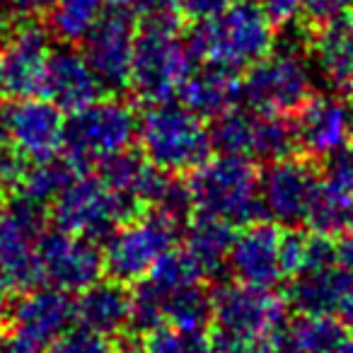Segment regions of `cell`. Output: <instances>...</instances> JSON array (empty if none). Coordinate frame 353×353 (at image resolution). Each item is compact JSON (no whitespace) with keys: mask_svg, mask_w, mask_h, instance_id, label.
I'll use <instances>...</instances> for the list:
<instances>
[{"mask_svg":"<svg viewBox=\"0 0 353 353\" xmlns=\"http://www.w3.org/2000/svg\"><path fill=\"white\" fill-rule=\"evenodd\" d=\"M274 25L256 0H230L216 17L196 22L187 44L194 59L208 65L242 70L274 51Z\"/></svg>","mask_w":353,"mask_h":353,"instance_id":"1","label":"cell"},{"mask_svg":"<svg viewBox=\"0 0 353 353\" xmlns=\"http://www.w3.org/2000/svg\"><path fill=\"white\" fill-rule=\"evenodd\" d=\"M141 22L128 88L145 104L167 102L179 94V88L194 70V56L187 39L179 37V15L174 10Z\"/></svg>","mask_w":353,"mask_h":353,"instance_id":"2","label":"cell"},{"mask_svg":"<svg viewBox=\"0 0 353 353\" xmlns=\"http://www.w3.org/2000/svg\"><path fill=\"white\" fill-rule=\"evenodd\" d=\"M136 138L145 160L170 174L196 170L213 152L203 119L170 99L148 104L138 117Z\"/></svg>","mask_w":353,"mask_h":353,"instance_id":"3","label":"cell"},{"mask_svg":"<svg viewBox=\"0 0 353 353\" xmlns=\"http://www.w3.org/2000/svg\"><path fill=\"white\" fill-rule=\"evenodd\" d=\"M194 211L225 221L230 225H247L261 218L259 170L247 155H213L192 170L189 179Z\"/></svg>","mask_w":353,"mask_h":353,"instance_id":"4","label":"cell"},{"mask_svg":"<svg viewBox=\"0 0 353 353\" xmlns=\"http://www.w3.org/2000/svg\"><path fill=\"white\" fill-rule=\"evenodd\" d=\"M131 199L112 192L99 176L78 174L51 203L56 228L92 242L107 240L119 225L136 216Z\"/></svg>","mask_w":353,"mask_h":353,"instance_id":"5","label":"cell"},{"mask_svg":"<svg viewBox=\"0 0 353 353\" xmlns=\"http://www.w3.org/2000/svg\"><path fill=\"white\" fill-rule=\"evenodd\" d=\"M138 117L121 99H97L65 121L63 155L85 172L90 165L131 148L136 141Z\"/></svg>","mask_w":353,"mask_h":353,"instance_id":"6","label":"cell"},{"mask_svg":"<svg viewBox=\"0 0 353 353\" xmlns=\"http://www.w3.org/2000/svg\"><path fill=\"white\" fill-rule=\"evenodd\" d=\"M288 303L274 288L223 283L211 293V334L235 339H264L285 324Z\"/></svg>","mask_w":353,"mask_h":353,"instance_id":"7","label":"cell"},{"mask_svg":"<svg viewBox=\"0 0 353 353\" xmlns=\"http://www.w3.org/2000/svg\"><path fill=\"white\" fill-rule=\"evenodd\" d=\"M179 223L150 211L148 216L126 221L107 237L104 247V274L119 283H138L148 276L165 252L179 237Z\"/></svg>","mask_w":353,"mask_h":353,"instance_id":"8","label":"cell"},{"mask_svg":"<svg viewBox=\"0 0 353 353\" xmlns=\"http://www.w3.org/2000/svg\"><path fill=\"white\" fill-rule=\"evenodd\" d=\"M312 97V75L295 49L271 51L247 68L242 102L254 114H293Z\"/></svg>","mask_w":353,"mask_h":353,"instance_id":"9","label":"cell"},{"mask_svg":"<svg viewBox=\"0 0 353 353\" xmlns=\"http://www.w3.org/2000/svg\"><path fill=\"white\" fill-rule=\"evenodd\" d=\"M46 208L17 196L0 213V293H15L41 283L37 240L44 232Z\"/></svg>","mask_w":353,"mask_h":353,"instance_id":"10","label":"cell"},{"mask_svg":"<svg viewBox=\"0 0 353 353\" xmlns=\"http://www.w3.org/2000/svg\"><path fill=\"white\" fill-rule=\"evenodd\" d=\"M317 187L319 165L312 157L295 152L283 160L266 162V170L259 174L261 213L281 228L305 225Z\"/></svg>","mask_w":353,"mask_h":353,"instance_id":"11","label":"cell"},{"mask_svg":"<svg viewBox=\"0 0 353 353\" xmlns=\"http://www.w3.org/2000/svg\"><path fill=\"white\" fill-rule=\"evenodd\" d=\"M37 266L41 283L65 293H83L104 274V256L97 242L65 230H44L37 240Z\"/></svg>","mask_w":353,"mask_h":353,"instance_id":"12","label":"cell"},{"mask_svg":"<svg viewBox=\"0 0 353 353\" xmlns=\"http://www.w3.org/2000/svg\"><path fill=\"white\" fill-rule=\"evenodd\" d=\"M75 322V300L70 293L54 285L39 283L20 293L12 307H8V339L46 351L61 334H65Z\"/></svg>","mask_w":353,"mask_h":353,"instance_id":"13","label":"cell"},{"mask_svg":"<svg viewBox=\"0 0 353 353\" xmlns=\"http://www.w3.org/2000/svg\"><path fill=\"white\" fill-rule=\"evenodd\" d=\"M0 126L10 148L27 162L46 160L63 150V112L41 94L15 99L0 114Z\"/></svg>","mask_w":353,"mask_h":353,"instance_id":"14","label":"cell"},{"mask_svg":"<svg viewBox=\"0 0 353 353\" xmlns=\"http://www.w3.org/2000/svg\"><path fill=\"white\" fill-rule=\"evenodd\" d=\"M49 54L51 37L44 25L30 20L12 27V34L0 41V94L10 99L41 94Z\"/></svg>","mask_w":353,"mask_h":353,"instance_id":"15","label":"cell"},{"mask_svg":"<svg viewBox=\"0 0 353 353\" xmlns=\"http://www.w3.org/2000/svg\"><path fill=\"white\" fill-rule=\"evenodd\" d=\"M136 20L114 8L92 27L83 39L85 59L97 80L109 92H123L131 83L133 46H136Z\"/></svg>","mask_w":353,"mask_h":353,"instance_id":"16","label":"cell"},{"mask_svg":"<svg viewBox=\"0 0 353 353\" xmlns=\"http://www.w3.org/2000/svg\"><path fill=\"white\" fill-rule=\"evenodd\" d=\"M293 126L298 152L319 162L329 152L351 143V107L339 94H312L293 112Z\"/></svg>","mask_w":353,"mask_h":353,"instance_id":"17","label":"cell"},{"mask_svg":"<svg viewBox=\"0 0 353 353\" xmlns=\"http://www.w3.org/2000/svg\"><path fill=\"white\" fill-rule=\"evenodd\" d=\"M281 240L283 228L274 221H252L235 232L228 269L240 283L274 288L283 281L281 269Z\"/></svg>","mask_w":353,"mask_h":353,"instance_id":"18","label":"cell"},{"mask_svg":"<svg viewBox=\"0 0 353 353\" xmlns=\"http://www.w3.org/2000/svg\"><path fill=\"white\" fill-rule=\"evenodd\" d=\"M102 83L90 68L83 51L70 44L51 49L49 61H46L41 97L54 102L63 114H78L97 99H102Z\"/></svg>","mask_w":353,"mask_h":353,"instance_id":"19","label":"cell"},{"mask_svg":"<svg viewBox=\"0 0 353 353\" xmlns=\"http://www.w3.org/2000/svg\"><path fill=\"white\" fill-rule=\"evenodd\" d=\"M353 290V274L339 264L307 269L293 276L285 290V303L298 314H339Z\"/></svg>","mask_w":353,"mask_h":353,"instance_id":"20","label":"cell"},{"mask_svg":"<svg viewBox=\"0 0 353 353\" xmlns=\"http://www.w3.org/2000/svg\"><path fill=\"white\" fill-rule=\"evenodd\" d=\"M75 322L104 339L117 336L131 324V290L126 283L99 279L75 300Z\"/></svg>","mask_w":353,"mask_h":353,"instance_id":"21","label":"cell"},{"mask_svg":"<svg viewBox=\"0 0 353 353\" xmlns=\"http://www.w3.org/2000/svg\"><path fill=\"white\" fill-rule=\"evenodd\" d=\"M179 99L203 121L216 119L242 102V80L237 78V70L206 63L189 73L179 88Z\"/></svg>","mask_w":353,"mask_h":353,"instance_id":"22","label":"cell"},{"mask_svg":"<svg viewBox=\"0 0 353 353\" xmlns=\"http://www.w3.org/2000/svg\"><path fill=\"white\" fill-rule=\"evenodd\" d=\"M310 54L317 61L324 83L343 99L353 97V30L346 22H336L307 37Z\"/></svg>","mask_w":353,"mask_h":353,"instance_id":"23","label":"cell"},{"mask_svg":"<svg viewBox=\"0 0 353 353\" xmlns=\"http://www.w3.org/2000/svg\"><path fill=\"white\" fill-rule=\"evenodd\" d=\"M276 353H334L346 329L332 314H300L274 334Z\"/></svg>","mask_w":353,"mask_h":353,"instance_id":"24","label":"cell"},{"mask_svg":"<svg viewBox=\"0 0 353 353\" xmlns=\"http://www.w3.org/2000/svg\"><path fill=\"white\" fill-rule=\"evenodd\" d=\"M232 240H235V225L196 213V218L189 221L187 225L184 250L196 261L203 279H211V276H218L228 266Z\"/></svg>","mask_w":353,"mask_h":353,"instance_id":"25","label":"cell"},{"mask_svg":"<svg viewBox=\"0 0 353 353\" xmlns=\"http://www.w3.org/2000/svg\"><path fill=\"white\" fill-rule=\"evenodd\" d=\"M78 174H85V172H80L65 155H54V157H46V160L27 162L25 172H22V176L15 184L17 196L46 206V203H54V199Z\"/></svg>","mask_w":353,"mask_h":353,"instance_id":"26","label":"cell"},{"mask_svg":"<svg viewBox=\"0 0 353 353\" xmlns=\"http://www.w3.org/2000/svg\"><path fill=\"white\" fill-rule=\"evenodd\" d=\"M155 170L157 167L150 165L141 150H131V148L119 150V152H114V155L97 162L99 179H102L112 192L131 199L133 203L143 201V194H145Z\"/></svg>","mask_w":353,"mask_h":353,"instance_id":"27","label":"cell"},{"mask_svg":"<svg viewBox=\"0 0 353 353\" xmlns=\"http://www.w3.org/2000/svg\"><path fill=\"white\" fill-rule=\"evenodd\" d=\"M109 10V0H56L49 10V27L63 44H78Z\"/></svg>","mask_w":353,"mask_h":353,"instance_id":"28","label":"cell"},{"mask_svg":"<svg viewBox=\"0 0 353 353\" xmlns=\"http://www.w3.org/2000/svg\"><path fill=\"white\" fill-rule=\"evenodd\" d=\"M295 152H298V138H295L293 114H254L250 157L276 162Z\"/></svg>","mask_w":353,"mask_h":353,"instance_id":"29","label":"cell"},{"mask_svg":"<svg viewBox=\"0 0 353 353\" xmlns=\"http://www.w3.org/2000/svg\"><path fill=\"white\" fill-rule=\"evenodd\" d=\"M351 194L339 192V189L329 187L319 179V187L314 192L305 225L310 228V232H319V235H341L351 225Z\"/></svg>","mask_w":353,"mask_h":353,"instance_id":"30","label":"cell"},{"mask_svg":"<svg viewBox=\"0 0 353 353\" xmlns=\"http://www.w3.org/2000/svg\"><path fill=\"white\" fill-rule=\"evenodd\" d=\"M145 283H150L152 288L160 295H165V300L170 295L179 293V290L189 288V285H196L203 281L201 269L196 266V261L187 254V250H174L172 247L170 252L160 256L155 261L150 271H148Z\"/></svg>","mask_w":353,"mask_h":353,"instance_id":"31","label":"cell"},{"mask_svg":"<svg viewBox=\"0 0 353 353\" xmlns=\"http://www.w3.org/2000/svg\"><path fill=\"white\" fill-rule=\"evenodd\" d=\"M165 322L182 332L203 334L211 327V293L196 283L170 295L165 305Z\"/></svg>","mask_w":353,"mask_h":353,"instance_id":"32","label":"cell"},{"mask_svg":"<svg viewBox=\"0 0 353 353\" xmlns=\"http://www.w3.org/2000/svg\"><path fill=\"white\" fill-rule=\"evenodd\" d=\"M252 136H254V112H242L237 107L211 119V126H208L211 148L221 155L250 157Z\"/></svg>","mask_w":353,"mask_h":353,"instance_id":"33","label":"cell"},{"mask_svg":"<svg viewBox=\"0 0 353 353\" xmlns=\"http://www.w3.org/2000/svg\"><path fill=\"white\" fill-rule=\"evenodd\" d=\"M143 353H213L211 336L203 334L182 332L172 324H160L145 334Z\"/></svg>","mask_w":353,"mask_h":353,"instance_id":"34","label":"cell"},{"mask_svg":"<svg viewBox=\"0 0 353 353\" xmlns=\"http://www.w3.org/2000/svg\"><path fill=\"white\" fill-rule=\"evenodd\" d=\"M353 15V0H303L300 3V30L312 34L336 22H346Z\"/></svg>","mask_w":353,"mask_h":353,"instance_id":"35","label":"cell"},{"mask_svg":"<svg viewBox=\"0 0 353 353\" xmlns=\"http://www.w3.org/2000/svg\"><path fill=\"white\" fill-rule=\"evenodd\" d=\"M317 165H319V179L324 184L353 196V143L329 152Z\"/></svg>","mask_w":353,"mask_h":353,"instance_id":"36","label":"cell"},{"mask_svg":"<svg viewBox=\"0 0 353 353\" xmlns=\"http://www.w3.org/2000/svg\"><path fill=\"white\" fill-rule=\"evenodd\" d=\"M44 353H109V341L83 327L78 329L70 327Z\"/></svg>","mask_w":353,"mask_h":353,"instance_id":"37","label":"cell"},{"mask_svg":"<svg viewBox=\"0 0 353 353\" xmlns=\"http://www.w3.org/2000/svg\"><path fill=\"white\" fill-rule=\"evenodd\" d=\"M305 247H307V232L298 228H283V240H281V269L283 279H293L305 266Z\"/></svg>","mask_w":353,"mask_h":353,"instance_id":"38","label":"cell"},{"mask_svg":"<svg viewBox=\"0 0 353 353\" xmlns=\"http://www.w3.org/2000/svg\"><path fill=\"white\" fill-rule=\"evenodd\" d=\"M271 336L235 339V336H213L211 334V351L213 353H276L274 339Z\"/></svg>","mask_w":353,"mask_h":353,"instance_id":"39","label":"cell"},{"mask_svg":"<svg viewBox=\"0 0 353 353\" xmlns=\"http://www.w3.org/2000/svg\"><path fill=\"white\" fill-rule=\"evenodd\" d=\"M230 0H174V10L179 17L189 22H203L216 17Z\"/></svg>","mask_w":353,"mask_h":353,"instance_id":"40","label":"cell"},{"mask_svg":"<svg viewBox=\"0 0 353 353\" xmlns=\"http://www.w3.org/2000/svg\"><path fill=\"white\" fill-rule=\"evenodd\" d=\"M112 3H114V8H119V10H123L126 15H131L133 20H136V17L145 20V17L174 10V0H112Z\"/></svg>","mask_w":353,"mask_h":353,"instance_id":"41","label":"cell"},{"mask_svg":"<svg viewBox=\"0 0 353 353\" xmlns=\"http://www.w3.org/2000/svg\"><path fill=\"white\" fill-rule=\"evenodd\" d=\"M300 3L303 0H256V6L261 8L269 22L274 27H285L298 17Z\"/></svg>","mask_w":353,"mask_h":353,"instance_id":"42","label":"cell"},{"mask_svg":"<svg viewBox=\"0 0 353 353\" xmlns=\"http://www.w3.org/2000/svg\"><path fill=\"white\" fill-rule=\"evenodd\" d=\"M339 240L334 242L336 250V264L348 269L353 274V230H343L341 235H336Z\"/></svg>","mask_w":353,"mask_h":353,"instance_id":"43","label":"cell"},{"mask_svg":"<svg viewBox=\"0 0 353 353\" xmlns=\"http://www.w3.org/2000/svg\"><path fill=\"white\" fill-rule=\"evenodd\" d=\"M339 322H341L343 329L351 332V336H353V290L348 293V298L343 300L341 310H339Z\"/></svg>","mask_w":353,"mask_h":353,"instance_id":"44","label":"cell"},{"mask_svg":"<svg viewBox=\"0 0 353 353\" xmlns=\"http://www.w3.org/2000/svg\"><path fill=\"white\" fill-rule=\"evenodd\" d=\"M3 353H44V351H39V348L30 346V343L17 341V339H8V346L3 348Z\"/></svg>","mask_w":353,"mask_h":353,"instance_id":"45","label":"cell"},{"mask_svg":"<svg viewBox=\"0 0 353 353\" xmlns=\"http://www.w3.org/2000/svg\"><path fill=\"white\" fill-rule=\"evenodd\" d=\"M109 353H143V348L131 341H121L117 346H109Z\"/></svg>","mask_w":353,"mask_h":353,"instance_id":"46","label":"cell"},{"mask_svg":"<svg viewBox=\"0 0 353 353\" xmlns=\"http://www.w3.org/2000/svg\"><path fill=\"white\" fill-rule=\"evenodd\" d=\"M334 353H353V336L351 339H343L341 343L336 346V351Z\"/></svg>","mask_w":353,"mask_h":353,"instance_id":"47","label":"cell"},{"mask_svg":"<svg viewBox=\"0 0 353 353\" xmlns=\"http://www.w3.org/2000/svg\"><path fill=\"white\" fill-rule=\"evenodd\" d=\"M32 6H34L37 10H51V8L56 6V0H32Z\"/></svg>","mask_w":353,"mask_h":353,"instance_id":"48","label":"cell"},{"mask_svg":"<svg viewBox=\"0 0 353 353\" xmlns=\"http://www.w3.org/2000/svg\"><path fill=\"white\" fill-rule=\"evenodd\" d=\"M8 317V305H6V293H0V324Z\"/></svg>","mask_w":353,"mask_h":353,"instance_id":"49","label":"cell"},{"mask_svg":"<svg viewBox=\"0 0 353 353\" xmlns=\"http://www.w3.org/2000/svg\"><path fill=\"white\" fill-rule=\"evenodd\" d=\"M6 211V187L0 184V213Z\"/></svg>","mask_w":353,"mask_h":353,"instance_id":"50","label":"cell"},{"mask_svg":"<svg viewBox=\"0 0 353 353\" xmlns=\"http://www.w3.org/2000/svg\"><path fill=\"white\" fill-rule=\"evenodd\" d=\"M346 102H348V107H351V123H353V97L346 99ZM351 143H353V136H351Z\"/></svg>","mask_w":353,"mask_h":353,"instance_id":"51","label":"cell"},{"mask_svg":"<svg viewBox=\"0 0 353 353\" xmlns=\"http://www.w3.org/2000/svg\"><path fill=\"white\" fill-rule=\"evenodd\" d=\"M348 228L353 230V201H351V225H348Z\"/></svg>","mask_w":353,"mask_h":353,"instance_id":"52","label":"cell"},{"mask_svg":"<svg viewBox=\"0 0 353 353\" xmlns=\"http://www.w3.org/2000/svg\"><path fill=\"white\" fill-rule=\"evenodd\" d=\"M348 25H351V30H353V15H351V17H348Z\"/></svg>","mask_w":353,"mask_h":353,"instance_id":"53","label":"cell"},{"mask_svg":"<svg viewBox=\"0 0 353 353\" xmlns=\"http://www.w3.org/2000/svg\"><path fill=\"white\" fill-rule=\"evenodd\" d=\"M3 6H6V0H0V10H3Z\"/></svg>","mask_w":353,"mask_h":353,"instance_id":"54","label":"cell"},{"mask_svg":"<svg viewBox=\"0 0 353 353\" xmlns=\"http://www.w3.org/2000/svg\"><path fill=\"white\" fill-rule=\"evenodd\" d=\"M0 353H3V348H0Z\"/></svg>","mask_w":353,"mask_h":353,"instance_id":"55","label":"cell"}]
</instances>
